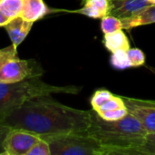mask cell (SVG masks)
Here are the masks:
<instances>
[{"mask_svg": "<svg viewBox=\"0 0 155 155\" xmlns=\"http://www.w3.org/2000/svg\"><path fill=\"white\" fill-rule=\"evenodd\" d=\"M104 45L111 52H116L118 50H128L130 48V44L128 38L124 32L122 30L116 31L112 34L104 35Z\"/></svg>", "mask_w": 155, "mask_h": 155, "instance_id": "4fadbf2b", "label": "cell"}, {"mask_svg": "<svg viewBox=\"0 0 155 155\" xmlns=\"http://www.w3.org/2000/svg\"><path fill=\"white\" fill-rule=\"evenodd\" d=\"M27 155H52L48 142L41 138L35 143Z\"/></svg>", "mask_w": 155, "mask_h": 155, "instance_id": "7402d4cb", "label": "cell"}, {"mask_svg": "<svg viewBox=\"0 0 155 155\" xmlns=\"http://www.w3.org/2000/svg\"><path fill=\"white\" fill-rule=\"evenodd\" d=\"M122 107H125V103H124L123 97L122 96H117V95H113L108 101H106L95 112L97 114H100V113L112 111V110L122 108Z\"/></svg>", "mask_w": 155, "mask_h": 155, "instance_id": "e0dca14e", "label": "cell"}, {"mask_svg": "<svg viewBox=\"0 0 155 155\" xmlns=\"http://www.w3.org/2000/svg\"><path fill=\"white\" fill-rule=\"evenodd\" d=\"M122 97L128 109V113L141 122L147 133H155V100Z\"/></svg>", "mask_w": 155, "mask_h": 155, "instance_id": "52a82bcc", "label": "cell"}, {"mask_svg": "<svg viewBox=\"0 0 155 155\" xmlns=\"http://www.w3.org/2000/svg\"><path fill=\"white\" fill-rule=\"evenodd\" d=\"M124 29H131L137 26H142L145 25H150L155 23V5H151L135 15L122 19Z\"/></svg>", "mask_w": 155, "mask_h": 155, "instance_id": "7c38bea8", "label": "cell"}, {"mask_svg": "<svg viewBox=\"0 0 155 155\" xmlns=\"http://www.w3.org/2000/svg\"><path fill=\"white\" fill-rule=\"evenodd\" d=\"M23 2L24 0H0V11L13 19L20 15Z\"/></svg>", "mask_w": 155, "mask_h": 155, "instance_id": "5bb4252c", "label": "cell"}, {"mask_svg": "<svg viewBox=\"0 0 155 155\" xmlns=\"http://www.w3.org/2000/svg\"><path fill=\"white\" fill-rule=\"evenodd\" d=\"M44 73L41 64L35 59H20L16 56L9 60L0 70V83H16L41 77Z\"/></svg>", "mask_w": 155, "mask_h": 155, "instance_id": "5b68a950", "label": "cell"}, {"mask_svg": "<svg viewBox=\"0 0 155 155\" xmlns=\"http://www.w3.org/2000/svg\"><path fill=\"white\" fill-rule=\"evenodd\" d=\"M101 29L104 35L112 34L116 31L124 29L122 20L114 15H106L102 18L101 21Z\"/></svg>", "mask_w": 155, "mask_h": 155, "instance_id": "9a60e30c", "label": "cell"}, {"mask_svg": "<svg viewBox=\"0 0 155 155\" xmlns=\"http://www.w3.org/2000/svg\"><path fill=\"white\" fill-rule=\"evenodd\" d=\"M128 114V109L127 107H122V108H118V109H114L112 111H107V112H104V113H100L98 114V115L105 120V121H117L120 120L122 118H124V116H126Z\"/></svg>", "mask_w": 155, "mask_h": 155, "instance_id": "ffe728a7", "label": "cell"}, {"mask_svg": "<svg viewBox=\"0 0 155 155\" xmlns=\"http://www.w3.org/2000/svg\"><path fill=\"white\" fill-rule=\"evenodd\" d=\"M145 139L155 144V133H148L145 136Z\"/></svg>", "mask_w": 155, "mask_h": 155, "instance_id": "d4e9b609", "label": "cell"}, {"mask_svg": "<svg viewBox=\"0 0 155 155\" xmlns=\"http://www.w3.org/2000/svg\"><path fill=\"white\" fill-rule=\"evenodd\" d=\"M80 89L73 85H52L44 82L41 77L16 83H0V117L32 98L54 94H77Z\"/></svg>", "mask_w": 155, "mask_h": 155, "instance_id": "3957f363", "label": "cell"}, {"mask_svg": "<svg viewBox=\"0 0 155 155\" xmlns=\"http://www.w3.org/2000/svg\"><path fill=\"white\" fill-rule=\"evenodd\" d=\"M11 19L5 15L2 11H0V27H5L10 21Z\"/></svg>", "mask_w": 155, "mask_h": 155, "instance_id": "cb8c5ba5", "label": "cell"}, {"mask_svg": "<svg viewBox=\"0 0 155 155\" xmlns=\"http://www.w3.org/2000/svg\"><path fill=\"white\" fill-rule=\"evenodd\" d=\"M147 2H149L151 5H155V0H146Z\"/></svg>", "mask_w": 155, "mask_h": 155, "instance_id": "484cf974", "label": "cell"}, {"mask_svg": "<svg viewBox=\"0 0 155 155\" xmlns=\"http://www.w3.org/2000/svg\"><path fill=\"white\" fill-rule=\"evenodd\" d=\"M50 13L49 7L44 0H24L20 16L35 23Z\"/></svg>", "mask_w": 155, "mask_h": 155, "instance_id": "30bf717a", "label": "cell"}, {"mask_svg": "<svg viewBox=\"0 0 155 155\" xmlns=\"http://www.w3.org/2000/svg\"><path fill=\"white\" fill-rule=\"evenodd\" d=\"M127 55L131 67L141 66L145 62V55L143 52L139 48H129L127 50Z\"/></svg>", "mask_w": 155, "mask_h": 155, "instance_id": "d6986e66", "label": "cell"}, {"mask_svg": "<svg viewBox=\"0 0 155 155\" xmlns=\"http://www.w3.org/2000/svg\"><path fill=\"white\" fill-rule=\"evenodd\" d=\"M92 111L64 105L51 95L32 98L0 117V124L23 129L41 138L85 134L91 126Z\"/></svg>", "mask_w": 155, "mask_h": 155, "instance_id": "6da1fadb", "label": "cell"}, {"mask_svg": "<svg viewBox=\"0 0 155 155\" xmlns=\"http://www.w3.org/2000/svg\"><path fill=\"white\" fill-rule=\"evenodd\" d=\"M114 94L108 90H97L91 98V104L93 110L96 111L100 106H102L106 101H108Z\"/></svg>", "mask_w": 155, "mask_h": 155, "instance_id": "ac0fdd59", "label": "cell"}, {"mask_svg": "<svg viewBox=\"0 0 155 155\" xmlns=\"http://www.w3.org/2000/svg\"><path fill=\"white\" fill-rule=\"evenodd\" d=\"M149 5L151 4L146 0H110L108 15L122 20L135 15Z\"/></svg>", "mask_w": 155, "mask_h": 155, "instance_id": "ba28073f", "label": "cell"}, {"mask_svg": "<svg viewBox=\"0 0 155 155\" xmlns=\"http://www.w3.org/2000/svg\"><path fill=\"white\" fill-rule=\"evenodd\" d=\"M42 139L48 142L52 155H107L105 149L88 133Z\"/></svg>", "mask_w": 155, "mask_h": 155, "instance_id": "277c9868", "label": "cell"}, {"mask_svg": "<svg viewBox=\"0 0 155 155\" xmlns=\"http://www.w3.org/2000/svg\"><path fill=\"white\" fill-rule=\"evenodd\" d=\"M33 25L34 23L24 19L20 15L11 19L5 26V29L12 42V45L18 47V45L24 42L30 33Z\"/></svg>", "mask_w": 155, "mask_h": 155, "instance_id": "9c48e42d", "label": "cell"}, {"mask_svg": "<svg viewBox=\"0 0 155 155\" xmlns=\"http://www.w3.org/2000/svg\"><path fill=\"white\" fill-rule=\"evenodd\" d=\"M17 56V47L14 45L0 49V70L11 59Z\"/></svg>", "mask_w": 155, "mask_h": 155, "instance_id": "44dd1931", "label": "cell"}, {"mask_svg": "<svg viewBox=\"0 0 155 155\" xmlns=\"http://www.w3.org/2000/svg\"><path fill=\"white\" fill-rule=\"evenodd\" d=\"M111 64L115 69H126L131 67L127 51L126 50H118L116 52H114L111 56Z\"/></svg>", "mask_w": 155, "mask_h": 155, "instance_id": "2e32d148", "label": "cell"}, {"mask_svg": "<svg viewBox=\"0 0 155 155\" xmlns=\"http://www.w3.org/2000/svg\"><path fill=\"white\" fill-rule=\"evenodd\" d=\"M88 134L105 149L106 154H139L148 134L141 122L130 113L117 121H105L92 111Z\"/></svg>", "mask_w": 155, "mask_h": 155, "instance_id": "7a4b0ae2", "label": "cell"}, {"mask_svg": "<svg viewBox=\"0 0 155 155\" xmlns=\"http://www.w3.org/2000/svg\"><path fill=\"white\" fill-rule=\"evenodd\" d=\"M150 70H151L153 73H154L155 74V68H152V67H150Z\"/></svg>", "mask_w": 155, "mask_h": 155, "instance_id": "4316f807", "label": "cell"}, {"mask_svg": "<svg viewBox=\"0 0 155 155\" xmlns=\"http://www.w3.org/2000/svg\"><path fill=\"white\" fill-rule=\"evenodd\" d=\"M40 139V136L29 131L10 129L4 140L3 155H27Z\"/></svg>", "mask_w": 155, "mask_h": 155, "instance_id": "8992f818", "label": "cell"}, {"mask_svg": "<svg viewBox=\"0 0 155 155\" xmlns=\"http://www.w3.org/2000/svg\"><path fill=\"white\" fill-rule=\"evenodd\" d=\"M110 0H84V6L74 11L91 18H103L108 15Z\"/></svg>", "mask_w": 155, "mask_h": 155, "instance_id": "8fae6325", "label": "cell"}, {"mask_svg": "<svg viewBox=\"0 0 155 155\" xmlns=\"http://www.w3.org/2000/svg\"><path fill=\"white\" fill-rule=\"evenodd\" d=\"M10 129L11 128H9L8 126L0 124V155H3L4 153V148H3L4 140H5L6 134H8V132L10 131Z\"/></svg>", "mask_w": 155, "mask_h": 155, "instance_id": "603a6c76", "label": "cell"}]
</instances>
